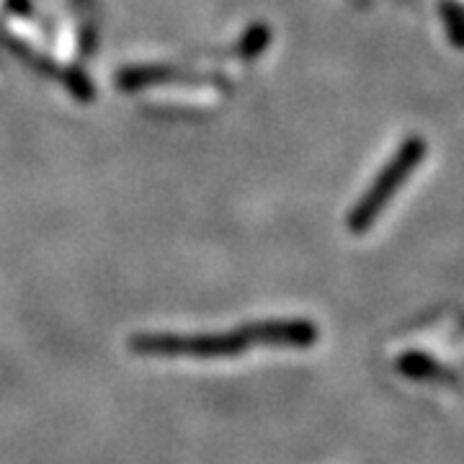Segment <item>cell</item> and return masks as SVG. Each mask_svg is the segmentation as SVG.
Wrapping results in <instances>:
<instances>
[{"instance_id":"277c9868","label":"cell","mask_w":464,"mask_h":464,"mask_svg":"<svg viewBox=\"0 0 464 464\" xmlns=\"http://www.w3.org/2000/svg\"><path fill=\"white\" fill-rule=\"evenodd\" d=\"M444 8V21H447V29L449 36H451V42L454 44H459L464 47V16L459 14V8H451V5H441Z\"/></svg>"},{"instance_id":"7a4b0ae2","label":"cell","mask_w":464,"mask_h":464,"mask_svg":"<svg viewBox=\"0 0 464 464\" xmlns=\"http://www.w3.org/2000/svg\"><path fill=\"white\" fill-rule=\"evenodd\" d=\"M423 158H426V140H420V137H408V140L400 145L398 152L392 155V160L382 168L377 181L366 188L364 197H362L359 204L351 209V215H348L346 222L348 230L356 232V235H362V232L369 230V227L380 219V215L384 212V207L395 199V194H398L400 188L405 186V181L418 170V166L423 163Z\"/></svg>"},{"instance_id":"6da1fadb","label":"cell","mask_w":464,"mask_h":464,"mask_svg":"<svg viewBox=\"0 0 464 464\" xmlns=\"http://www.w3.org/2000/svg\"><path fill=\"white\" fill-rule=\"evenodd\" d=\"M317 328L310 320H274L250 323L232 333H207V335H176V333H142L132 335L130 348L148 356H197L219 359L237 356L256 346L310 348L317 343Z\"/></svg>"},{"instance_id":"3957f363","label":"cell","mask_w":464,"mask_h":464,"mask_svg":"<svg viewBox=\"0 0 464 464\" xmlns=\"http://www.w3.org/2000/svg\"><path fill=\"white\" fill-rule=\"evenodd\" d=\"M398 372L402 377L415 382H439V384H451V374L444 366L439 364L433 356L423 353V351H405L398 356Z\"/></svg>"}]
</instances>
